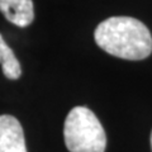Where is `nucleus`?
Masks as SVG:
<instances>
[{
	"instance_id": "nucleus-3",
	"label": "nucleus",
	"mask_w": 152,
	"mask_h": 152,
	"mask_svg": "<svg viewBox=\"0 0 152 152\" xmlns=\"http://www.w3.org/2000/svg\"><path fill=\"white\" fill-rule=\"evenodd\" d=\"M0 152H27L22 124L13 115H0Z\"/></svg>"
},
{
	"instance_id": "nucleus-5",
	"label": "nucleus",
	"mask_w": 152,
	"mask_h": 152,
	"mask_svg": "<svg viewBox=\"0 0 152 152\" xmlns=\"http://www.w3.org/2000/svg\"><path fill=\"white\" fill-rule=\"evenodd\" d=\"M0 64L3 67V74L10 80H17L20 77L22 69L20 64L17 60L13 50L7 45L4 38L0 34Z\"/></svg>"
},
{
	"instance_id": "nucleus-1",
	"label": "nucleus",
	"mask_w": 152,
	"mask_h": 152,
	"mask_svg": "<svg viewBox=\"0 0 152 152\" xmlns=\"http://www.w3.org/2000/svg\"><path fill=\"white\" fill-rule=\"evenodd\" d=\"M96 45L109 55L140 61L152 52V36L143 23L132 17H110L94 32Z\"/></svg>"
},
{
	"instance_id": "nucleus-6",
	"label": "nucleus",
	"mask_w": 152,
	"mask_h": 152,
	"mask_svg": "<svg viewBox=\"0 0 152 152\" xmlns=\"http://www.w3.org/2000/svg\"><path fill=\"white\" fill-rule=\"evenodd\" d=\"M151 147H152V132H151Z\"/></svg>"
},
{
	"instance_id": "nucleus-2",
	"label": "nucleus",
	"mask_w": 152,
	"mask_h": 152,
	"mask_svg": "<svg viewBox=\"0 0 152 152\" xmlns=\"http://www.w3.org/2000/svg\"><path fill=\"white\" fill-rule=\"evenodd\" d=\"M66 147L70 152H104L107 136L96 115L85 107H75L64 126Z\"/></svg>"
},
{
	"instance_id": "nucleus-4",
	"label": "nucleus",
	"mask_w": 152,
	"mask_h": 152,
	"mask_svg": "<svg viewBox=\"0 0 152 152\" xmlns=\"http://www.w3.org/2000/svg\"><path fill=\"white\" fill-rule=\"evenodd\" d=\"M0 12L12 24L24 28L34 19L32 0H0Z\"/></svg>"
}]
</instances>
